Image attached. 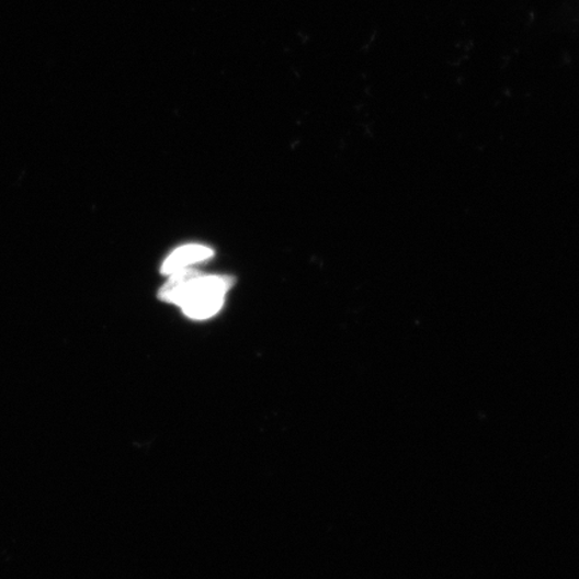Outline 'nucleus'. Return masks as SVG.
Segmentation results:
<instances>
[{
    "label": "nucleus",
    "mask_w": 579,
    "mask_h": 579,
    "mask_svg": "<svg viewBox=\"0 0 579 579\" xmlns=\"http://www.w3.org/2000/svg\"><path fill=\"white\" fill-rule=\"evenodd\" d=\"M169 276L160 290V298L178 305L186 317L197 321L216 316L232 286L231 277L203 275L193 269L181 270Z\"/></svg>",
    "instance_id": "obj_1"
},
{
    "label": "nucleus",
    "mask_w": 579,
    "mask_h": 579,
    "mask_svg": "<svg viewBox=\"0 0 579 579\" xmlns=\"http://www.w3.org/2000/svg\"><path fill=\"white\" fill-rule=\"evenodd\" d=\"M214 257V250L203 245H186L179 247L161 265V273L172 275L178 271L191 269L192 265L208 261Z\"/></svg>",
    "instance_id": "obj_2"
}]
</instances>
